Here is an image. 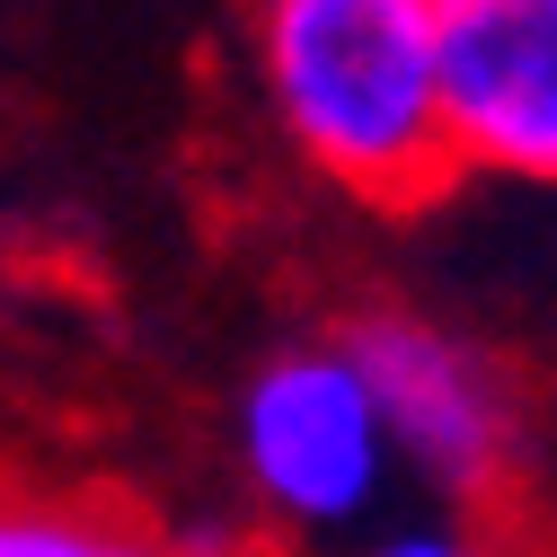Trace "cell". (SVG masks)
<instances>
[{
  "label": "cell",
  "instance_id": "6da1fadb",
  "mask_svg": "<svg viewBox=\"0 0 557 557\" xmlns=\"http://www.w3.org/2000/svg\"><path fill=\"white\" fill-rule=\"evenodd\" d=\"M257 72L284 133L372 203H416L460 169L434 0H257Z\"/></svg>",
  "mask_w": 557,
  "mask_h": 557
},
{
  "label": "cell",
  "instance_id": "7a4b0ae2",
  "mask_svg": "<svg viewBox=\"0 0 557 557\" xmlns=\"http://www.w3.org/2000/svg\"><path fill=\"white\" fill-rule=\"evenodd\" d=\"M239 469L293 531H355L389 496V425L345 345H293L239 389Z\"/></svg>",
  "mask_w": 557,
  "mask_h": 557
},
{
  "label": "cell",
  "instance_id": "3957f363",
  "mask_svg": "<svg viewBox=\"0 0 557 557\" xmlns=\"http://www.w3.org/2000/svg\"><path fill=\"white\" fill-rule=\"evenodd\" d=\"M345 355H355L381 425H389V451L443 486V496H486V486L505 478L513 460V381L478 355L469 336L434 327V319H407V310H381L363 319L355 336H336Z\"/></svg>",
  "mask_w": 557,
  "mask_h": 557
},
{
  "label": "cell",
  "instance_id": "277c9868",
  "mask_svg": "<svg viewBox=\"0 0 557 557\" xmlns=\"http://www.w3.org/2000/svg\"><path fill=\"white\" fill-rule=\"evenodd\" d=\"M451 160L557 186V0H434Z\"/></svg>",
  "mask_w": 557,
  "mask_h": 557
},
{
  "label": "cell",
  "instance_id": "5b68a950",
  "mask_svg": "<svg viewBox=\"0 0 557 557\" xmlns=\"http://www.w3.org/2000/svg\"><path fill=\"white\" fill-rule=\"evenodd\" d=\"M0 557H160L143 531H115L89 513H45V505H0Z\"/></svg>",
  "mask_w": 557,
  "mask_h": 557
},
{
  "label": "cell",
  "instance_id": "8992f818",
  "mask_svg": "<svg viewBox=\"0 0 557 557\" xmlns=\"http://www.w3.org/2000/svg\"><path fill=\"white\" fill-rule=\"evenodd\" d=\"M372 557H496L478 531H451V522H425V531H389Z\"/></svg>",
  "mask_w": 557,
  "mask_h": 557
}]
</instances>
